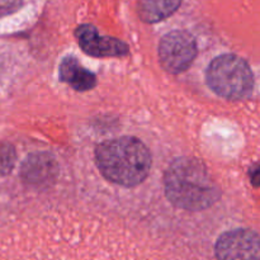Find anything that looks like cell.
Instances as JSON below:
<instances>
[{
    "mask_svg": "<svg viewBox=\"0 0 260 260\" xmlns=\"http://www.w3.org/2000/svg\"><path fill=\"white\" fill-rule=\"evenodd\" d=\"M165 196L173 206L200 212L215 205L221 190L202 161L194 157H178L164 175Z\"/></svg>",
    "mask_w": 260,
    "mask_h": 260,
    "instance_id": "6da1fadb",
    "label": "cell"
},
{
    "mask_svg": "<svg viewBox=\"0 0 260 260\" xmlns=\"http://www.w3.org/2000/svg\"><path fill=\"white\" fill-rule=\"evenodd\" d=\"M99 172L114 184L131 188L141 184L151 169V154L136 137L124 136L108 140L95 149Z\"/></svg>",
    "mask_w": 260,
    "mask_h": 260,
    "instance_id": "7a4b0ae2",
    "label": "cell"
},
{
    "mask_svg": "<svg viewBox=\"0 0 260 260\" xmlns=\"http://www.w3.org/2000/svg\"><path fill=\"white\" fill-rule=\"evenodd\" d=\"M211 90L229 101H241L251 95L254 74L244 58L233 53L217 56L206 73Z\"/></svg>",
    "mask_w": 260,
    "mask_h": 260,
    "instance_id": "3957f363",
    "label": "cell"
},
{
    "mask_svg": "<svg viewBox=\"0 0 260 260\" xmlns=\"http://www.w3.org/2000/svg\"><path fill=\"white\" fill-rule=\"evenodd\" d=\"M159 60L170 74H180L189 69L197 56L194 37L185 30L167 33L159 43Z\"/></svg>",
    "mask_w": 260,
    "mask_h": 260,
    "instance_id": "277c9868",
    "label": "cell"
},
{
    "mask_svg": "<svg viewBox=\"0 0 260 260\" xmlns=\"http://www.w3.org/2000/svg\"><path fill=\"white\" fill-rule=\"evenodd\" d=\"M215 253L218 260H259V236L248 229L228 231L217 239Z\"/></svg>",
    "mask_w": 260,
    "mask_h": 260,
    "instance_id": "5b68a950",
    "label": "cell"
},
{
    "mask_svg": "<svg viewBox=\"0 0 260 260\" xmlns=\"http://www.w3.org/2000/svg\"><path fill=\"white\" fill-rule=\"evenodd\" d=\"M75 37L81 50L93 57H123L128 55V46L113 37H103L91 24H81L76 28Z\"/></svg>",
    "mask_w": 260,
    "mask_h": 260,
    "instance_id": "8992f818",
    "label": "cell"
},
{
    "mask_svg": "<svg viewBox=\"0 0 260 260\" xmlns=\"http://www.w3.org/2000/svg\"><path fill=\"white\" fill-rule=\"evenodd\" d=\"M58 174V165L48 152H35L23 161L20 177L23 182L33 187H46L55 182Z\"/></svg>",
    "mask_w": 260,
    "mask_h": 260,
    "instance_id": "52a82bcc",
    "label": "cell"
},
{
    "mask_svg": "<svg viewBox=\"0 0 260 260\" xmlns=\"http://www.w3.org/2000/svg\"><path fill=\"white\" fill-rule=\"evenodd\" d=\"M58 78L78 91L90 90L96 85V76L73 56H68L61 61L58 66Z\"/></svg>",
    "mask_w": 260,
    "mask_h": 260,
    "instance_id": "ba28073f",
    "label": "cell"
},
{
    "mask_svg": "<svg viewBox=\"0 0 260 260\" xmlns=\"http://www.w3.org/2000/svg\"><path fill=\"white\" fill-rule=\"evenodd\" d=\"M182 0H137V13L145 23L167 19L179 9Z\"/></svg>",
    "mask_w": 260,
    "mask_h": 260,
    "instance_id": "9c48e42d",
    "label": "cell"
},
{
    "mask_svg": "<svg viewBox=\"0 0 260 260\" xmlns=\"http://www.w3.org/2000/svg\"><path fill=\"white\" fill-rule=\"evenodd\" d=\"M17 155L13 145L8 142H0V177L10 174L15 165Z\"/></svg>",
    "mask_w": 260,
    "mask_h": 260,
    "instance_id": "30bf717a",
    "label": "cell"
},
{
    "mask_svg": "<svg viewBox=\"0 0 260 260\" xmlns=\"http://www.w3.org/2000/svg\"><path fill=\"white\" fill-rule=\"evenodd\" d=\"M23 5V0H0V18L7 17L19 10Z\"/></svg>",
    "mask_w": 260,
    "mask_h": 260,
    "instance_id": "8fae6325",
    "label": "cell"
}]
</instances>
